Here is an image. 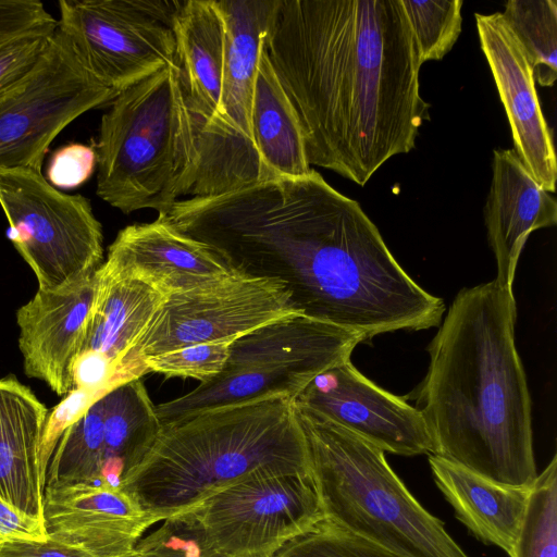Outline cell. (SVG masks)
Returning <instances> with one entry per match:
<instances>
[{"mask_svg": "<svg viewBox=\"0 0 557 557\" xmlns=\"http://www.w3.org/2000/svg\"><path fill=\"white\" fill-rule=\"evenodd\" d=\"M313 377L289 370L244 369L222 371L189 393L156 406L162 428L198 412L268 398L295 397Z\"/></svg>", "mask_w": 557, "mask_h": 557, "instance_id": "obj_25", "label": "cell"}, {"mask_svg": "<svg viewBox=\"0 0 557 557\" xmlns=\"http://www.w3.org/2000/svg\"><path fill=\"white\" fill-rule=\"evenodd\" d=\"M273 557H401L323 520Z\"/></svg>", "mask_w": 557, "mask_h": 557, "instance_id": "obj_31", "label": "cell"}, {"mask_svg": "<svg viewBox=\"0 0 557 557\" xmlns=\"http://www.w3.org/2000/svg\"><path fill=\"white\" fill-rule=\"evenodd\" d=\"M421 65L442 60L454 47L462 24V0H400Z\"/></svg>", "mask_w": 557, "mask_h": 557, "instance_id": "obj_29", "label": "cell"}, {"mask_svg": "<svg viewBox=\"0 0 557 557\" xmlns=\"http://www.w3.org/2000/svg\"><path fill=\"white\" fill-rule=\"evenodd\" d=\"M102 396L92 403L61 435L47 469L45 487L101 483L103 466Z\"/></svg>", "mask_w": 557, "mask_h": 557, "instance_id": "obj_26", "label": "cell"}, {"mask_svg": "<svg viewBox=\"0 0 557 557\" xmlns=\"http://www.w3.org/2000/svg\"><path fill=\"white\" fill-rule=\"evenodd\" d=\"M502 15L522 45L535 82L552 87L557 78V2L509 0Z\"/></svg>", "mask_w": 557, "mask_h": 557, "instance_id": "obj_27", "label": "cell"}, {"mask_svg": "<svg viewBox=\"0 0 557 557\" xmlns=\"http://www.w3.org/2000/svg\"><path fill=\"white\" fill-rule=\"evenodd\" d=\"M98 398L82 389H73L48 412L40 446V469L46 479L52 454L63 432Z\"/></svg>", "mask_w": 557, "mask_h": 557, "instance_id": "obj_35", "label": "cell"}, {"mask_svg": "<svg viewBox=\"0 0 557 557\" xmlns=\"http://www.w3.org/2000/svg\"><path fill=\"white\" fill-rule=\"evenodd\" d=\"M47 416L28 387L0 379V497L42 522L40 446Z\"/></svg>", "mask_w": 557, "mask_h": 557, "instance_id": "obj_20", "label": "cell"}, {"mask_svg": "<svg viewBox=\"0 0 557 557\" xmlns=\"http://www.w3.org/2000/svg\"><path fill=\"white\" fill-rule=\"evenodd\" d=\"M55 30L25 34L0 46V98L33 73L47 52Z\"/></svg>", "mask_w": 557, "mask_h": 557, "instance_id": "obj_33", "label": "cell"}, {"mask_svg": "<svg viewBox=\"0 0 557 557\" xmlns=\"http://www.w3.org/2000/svg\"><path fill=\"white\" fill-rule=\"evenodd\" d=\"M265 50L310 165L363 186L430 120L400 0H278Z\"/></svg>", "mask_w": 557, "mask_h": 557, "instance_id": "obj_1", "label": "cell"}, {"mask_svg": "<svg viewBox=\"0 0 557 557\" xmlns=\"http://www.w3.org/2000/svg\"><path fill=\"white\" fill-rule=\"evenodd\" d=\"M294 401L384 453L432 454L431 436L421 412L362 375L350 360L317 374Z\"/></svg>", "mask_w": 557, "mask_h": 557, "instance_id": "obj_12", "label": "cell"}, {"mask_svg": "<svg viewBox=\"0 0 557 557\" xmlns=\"http://www.w3.org/2000/svg\"><path fill=\"white\" fill-rule=\"evenodd\" d=\"M115 96L82 65L57 27L37 67L0 98V170L41 171L54 138Z\"/></svg>", "mask_w": 557, "mask_h": 557, "instance_id": "obj_9", "label": "cell"}, {"mask_svg": "<svg viewBox=\"0 0 557 557\" xmlns=\"http://www.w3.org/2000/svg\"><path fill=\"white\" fill-rule=\"evenodd\" d=\"M294 410L324 520L401 557H470L382 449L295 401Z\"/></svg>", "mask_w": 557, "mask_h": 557, "instance_id": "obj_5", "label": "cell"}, {"mask_svg": "<svg viewBox=\"0 0 557 557\" xmlns=\"http://www.w3.org/2000/svg\"><path fill=\"white\" fill-rule=\"evenodd\" d=\"M292 314L296 312L281 283L234 272L209 284L169 294L138 342L135 358L145 372L146 357L198 344L232 343Z\"/></svg>", "mask_w": 557, "mask_h": 557, "instance_id": "obj_11", "label": "cell"}, {"mask_svg": "<svg viewBox=\"0 0 557 557\" xmlns=\"http://www.w3.org/2000/svg\"><path fill=\"white\" fill-rule=\"evenodd\" d=\"M557 455L531 486L525 515L510 557H556Z\"/></svg>", "mask_w": 557, "mask_h": 557, "instance_id": "obj_28", "label": "cell"}, {"mask_svg": "<svg viewBox=\"0 0 557 557\" xmlns=\"http://www.w3.org/2000/svg\"><path fill=\"white\" fill-rule=\"evenodd\" d=\"M474 16L481 49L508 117L513 150L534 180L546 191H555L556 152L529 58L500 12Z\"/></svg>", "mask_w": 557, "mask_h": 557, "instance_id": "obj_13", "label": "cell"}, {"mask_svg": "<svg viewBox=\"0 0 557 557\" xmlns=\"http://www.w3.org/2000/svg\"><path fill=\"white\" fill-rule=\"evenodd\" d=\"M278 0H218L226 30L220 117L198 135L189 195L212 196L265 182L253 145L251 109L261 49Z\"/></svg>", "mask_w": 557, "mask_h": 557, "instance_id": "obj_7", "label": "cell"}, {"mask_svg": "<svg viewBox=\"0 0 557 557\" xmlns=\"http://www.w3.org/2000/svg\"><path fill=\"white\" fill-rule=\"evenodd\" d=\"M362 342L354 332L296 313L233 341L223 371L289 370L314 377L350 360L352 350Z\"/></svg>", "mask_w": 557, "mask_h": 557, "instance_id": "obj_19", "label": "cell"}, {"mask_svg": "<svg viewBox=\"0 0 557 557\" xmlns=\"http://www.w3.org/2000/svg\"><path fill=\"white\" fill-rule=\"evenodd\" d=\"M485 225L496 259L495 280L513 290L518 260L529 235L557 223V202L532 176L513 149L493 151Z\"/></svg>", "mask_w": 557, "mask_h": 557, "instance_id": "obj_17", "label": "cell"}, {"mask_svg": "<svg viewBox=\"0 0 557 557\" xmlns=\"http://www.w3.org/2000/svg\"><path fill=\"white\" fill-rule=\"evenodd\" d=\"M106 262L148 282L166 296L234 273L206 245L158 218L121 230L109 246Z\"/></svg>", "mask_w": 557, "mask_h": 557, "instance_id": "obj_18", "label": "cell"}, {"mask_svg": "<svg viewBox=\"0 0 557 557\" xmlns=\"http://www.w3.org/2000/svg\"><path fill=\"white\" fill-rule=\"evenodd\" d=\"M513 290L494 278L462 288L428 346L413 392L432 454L499 484L537 478L531 397L515 342Z\"/></svg>", "mask_w": 557, "mask_h": 557, "instance_id": "obj_2", "label": "cell"}, {"mask_svg": "<svg viewBox=\"0 0 557 557\" xmlns=\"http://www.w3.org/2000/svg\"><path fill=\"white\" fill-rule=\"evenodd\" d=\"M97 168L94 146L67 144L53 151L46 170V180L58 189H73L87 182Z\"/></svg>", "mask_w": 557, "mask_h": 557, "instance_id": "obj_34", "label": "cell"}, {"mask_svg": "<svg viewBox=\"0 0 557 557\" xmlns=\"http://www.w3.org/2000/svg\"><path fill=\"white\" fill-rule=\"evenodd\" d=\"M8 238L35 273L38 289L77 286L101 265L103 235L90 201L53 187L41 171L0 170Z\"/></svg>", "mask_w": 557, "mask_h": 557, "instance_id": "obj_6", "label": "cell"}, {"mask_svg": "<svg viewBox=\"0 0 557 557\" xmlns=\"http://www.w3.org/2000/svg\"><path fill=\"white\" fill-rule=\"evenodd\" d=\"M212 544L226 557H273L324 520L311 474H258L197 508Z\"/></svg>", "mask_w": 557, "mask_h": 557, "instance_id": "obj_10", "label": "cell"}, {"mask_svg": "<svg viewBox=\"0 0 557 557\" xmlns=\"http://www.w3.org/2000/svg\"><path fill=\"white\" fill-rule=\"evenodd\" d=\"M47 537L44 522L0 497V544Z\"/></svg>", "mask_w": 557, "mask_h": 557, "instance_id": "obj_36", "label": "cell"}, {"mask_svg": "<svg viewBox=\"0 0 557 557\" xmlns=\"http://www.w3.org/2000/svg\"><path fill=\"white\" fill-rule=\"evenodd\" d=\"M95 276L94 301L76 357L92 355L104 359L120 385L145 374L135 358L136 347L166 295L106 261Z\"/></svg>", "mask_w": 557, "mask_h": 557, "instance_id": "obj_15", "label": "cell"}, {"mask_svg": "<svg viewBox=\"0 0 557 557\" xmlns=\"http://www.w3.org/2000/svg\"><path fill=\"white\" fill-rule=\"evenodd\" d=\"M103 466L100 485L120 488L154 444L162 426L147 389L134 379L102 396Z\"/></svg>", "mask_w": 557, "mask_h": 557, "instance_id": "obj_24", "label": "cell"}, {"mask_svg": "<svg viewBox=\"0 0 557 557\" xmlns=\"http://www.w3.org/2000/svg\"><path fill=\"white\" fill-rule=\"evenodd\" d=\"M173 32L175 62L199 135L221 114L226 30L218 0L181 1Z\"/></svg>", "mask_w": 557, "mask_h": 557, "instance_id": "obj_21", "label": "cell"}, {"mask_svg": "<svg viewBox=\"0 0 557 557\" xmlns=\"http://www.w3.org/2000/svg\"><path fill=\"white\" fill-rule=\"evenodd\" d=\"M0 557H97L82 548L46 537L0 544Z\"/></svg>", "mask_w": 557, "mask_h": 557, "instance_id": "obj_37", "label": "cell"}, {"mask_svg": "<svg viewBox=\"0 0 557 557\" xmlns=\"http://www.w3.org/2000/svg\"><path fill=\"white\" fill-rule=\"evenodd\" d=\"M251 126L265 182L311 172L299 119L269 60L265 41L255 76Z\"/></svg>", "mask_w": 557, "mask_h": 557, "instance_id": "obj_23", "label": "cell"}, {"mask_svg": "<svg viewBox=\"0 0 557 557\" xmlns=\"http://www.w3.org/2000/svg\"><path fill=\"white\" fill-rule=\"evenodd\" d=\"M176 0H60L58 29L116 95L175 60Z\"/></svg>", "mask_w": 557, "mask_h": 557, "instance_id": "obj_8", "label": "cell"}, {"mask_svg": "<svg viewBox=\"0 0 557 557\" xmlns=\"http://www.w3.org/2000/svg\"><path fill=\"white\" fill-rule=\"evenodd\" d=\"M95 289L94 273L72 288L38 289L16 312L25 374L44 381L60 396L72 391V367Z\"/></svg>", "mask_w": 557, "mask_h": 557, "instance_id": "obj_16", "label": "cell"}, {"mask_svg": "<svg viewBox=\"0 0 557 557\" xmlns=\"http://www.w3.org/2000/svg\"><path fill=\"white\" fill-rule=\"evenodd\" d=\"M434 482L456 518L484 544L510 553L521 528L531 487L491 481L436 455H429Z\"/></svg>", "mask_w": 557, "mask_h": 557, "instance_id": "obj_22", "label": "cell"}, {"mask_svg": "<svg viewBox=\"0 0 557 557\" xmlns=\"http://www.w3.org/2000/svg\"><path fill=\"white\" fill-rule=\"evenodd\" d=\"M94 147L96 193L123 213L153 209L162 215L189 195L198 129L175 60L113 98Z\"/></svg>", "mask_w": 557, "mask_h": 557, "instance_id": "obj_4", "label": "cell"}, {"mask_svg": "<svg viewBox=\"0 0 557 557\" xmlns=\"http://www.w3.org/2000/svg\"><path fill=\"white\" fill-rule=\"evenodd\" d=\"M42 517L48 537L97 557H132L158 522L123 490L100 484L45 487Z\"/></svg>", "mask_w": 557, "mask_h": 557, "instance_id": "obj_14", "label": "cell"}, {"mask_svg": "<svg viewBox=\"0 0 557 557\" xmlns=\"http://www.w3.org/2000/svg\"><path fill=\"white\" fill-rule=\"evenodd\" d=\"M230 344H198L146 357L143 361L145 373L208 382L224 370L230 356Z\"/></svg>", "mask_w": 557, "mask_h": 557, "instance_id": "obj_32", "label": "cell"}, {"mask_svg": "<svg viewBox=\"0 0 557 557\" xmlns=\"http://www.w3.org/2000/svg\"><path fill=\"white\" fill-rule=\"evenodd\" d=\"M132 557H226L210 541L197 513L190 510L162 520L141 536Z\"/></svg>", "mask_w": 557, "mask_h": 557, "instance_id": "obj_30", "label": "cell"}, {"mask_svg": "<svg viewBox=\"0 0 557 557\" xmlns=\"http://www.w3.org/2000/svg\"><path fill=\"white\" fill-rule=\"evenodd\" d=\"M258 474H311L293 397L212 408L162 428L120 488L159 522Z\"/></svg>", "mask_w": 557, "mask_h": 557, "instance_id": "obj_3", "label": "cell"}]
</instances>
